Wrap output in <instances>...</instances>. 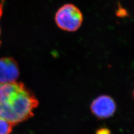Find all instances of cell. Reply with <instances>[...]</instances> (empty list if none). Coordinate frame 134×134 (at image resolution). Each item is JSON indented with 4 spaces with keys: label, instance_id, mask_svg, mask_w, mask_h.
I'll return each mask as SVG.
<instances>
[{
    "label": "cell",
    "instance_id": "obj_6",
    "mask_svg": "<svg viewBox=\"0 0 134 134\" xmlns=\"http://www.w3.org/2000/svg\"><path fill=\"white\" fill-rule=\"evenodd\" d=\"M116 16L120 18H125L128 16L127 11L124 8L119 6L116 11Z\"/></svg>",
    "mask_w": 134,
    "mask_h": 134
},
{
    "label": "cell",
    "instance_id": "obj_8",
    "mask_svg": "<svg viewBox=\"0 0 134 134\" xmlns=\"http://www.w3.org/2000/svg\"><path fill=\"white\" fill-rule=\"evenodd\" d=\"M0 35H1V29H0ZM1 39H0V45H1Z\"/></svg>",
    "mask_w": 134,
    "mask_h": 134
},
{
    "label": "cell",
    "instance_id": "obj_5",
    "mask_svg": "<svg viewBox=\"0 0 134 134\" xmlns=\"http://www.w3.org/2000/svg\"><path fill=\"white\" fill-rule=\"evenodd\" d=\"M14 125L0 117V134H10Z\"/></svg>",
    "mask_w": 134,
    "mask_h": 134
},
{
    "label": "cell",
    "instance_id": "obj_4",
    "mask_svg": "<svg viewBox=\"0 0 134 134\" xmlns=\"http://www.w3.org/2000/svg\"><path fill=\"white\" fill-rule=\"evenodd\" d=\"M19 76L18 65L13 58L0 59V83L15 82Z\"/></svg>",
    "mask_w": 134,
    "mask_h": 134
},
{
    "label": "cell",
    "instance_id": "obj_9",
    "mask_svg": "<svg viewBox=\"0 0 134 134\" xmlns=\"http://www.w3.org/2000/svg\"><path fill=\"white\" fill-rule=\"evenodd\" d=\"M133 97H134V92H133Z\"/></svg>",
    "mask_w": 134,
    "mask_h": 134
},
{
    "label": "cell",
    "instance_id": "obj_3",
    "mask_svg": "<svg viewBox=\"0 0 134 134\" xmlns=\"http://www.w3.org/2000/svg\"><path fill=\"white\" fill-rule=\"evenodd\" d=\"M91 111L98 119H107L115 114L116 104L114 99L107 95H101L92 102Z\"/></svg>",
    "mask_w": 134,
    "mask_h": 134
},
{
    "label": "cell",
    "instance_id": "obj_2",
    "mask_svg": "<svg viewBox=\"0 0 134 134\" xmlns=\"http://www.w3.org/2000/svg\"><path fill=\"white\" fill-rule=\"evenodd\" d=\"M55 21L62 30L69 32L77 31L81 27L83 16L81 10L73 4H65L56 12Z\"/></svg>",
    "mask_w": 134,
    "mask_h": 134
},
{
    "label": "cell",
    "instance_id": "obj_1",
    "mask_svg": "<svg viewBox=\"0 0 134 134\" xmlns=\"http://www.w3.org/2000/svg\"><path fill=\"white\" fill-rule=\"evenodd\" d=\"M39 101L23 83H0V117L14 125L30 119Z\"/></svg>",
    "mask_w": 134,
    "mask_h": 134
},
{
    "label": "cell",
    "instance_id": "obj_7",
    "mask_svg": "<svg viewBox=\"0 0 134 134\" xmlns=\"http://www.w3.org/2000/svg\"><path fill=\"white\" fill-rule=\"evenodd\" d=\"M96 134H111V132L107 128H100L96 131Z\"/></svg>",
    "mask_w": 134,
    "mask_h": 134
}]
</instances>
